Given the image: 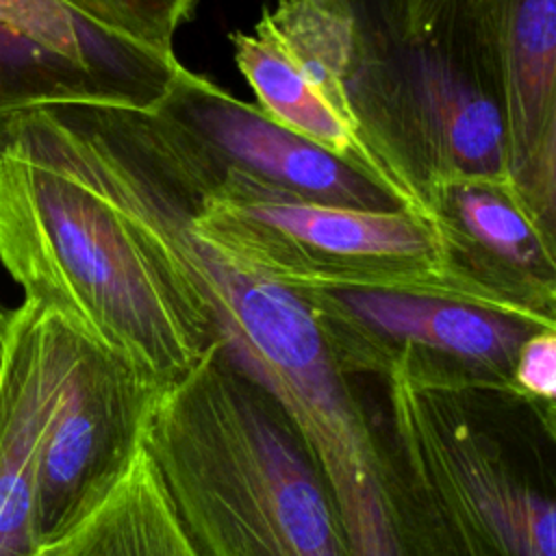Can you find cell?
<instances>
[{
  "instance_id": "obj_1",
  "label": "cell",
  "mask_w": 556,
  "mask_h": 556,
  "mask_svg": "<svg viewBox=\"0 0 556 556\" xmlns=\"http://www.w3.org/2000/svg\"><path fill=\"white\" fill-rule=\"evenodd\" d=\"M369 376L428 556H556L554 404L404 350Z\"/></svg>"
},
{
  "instance_id": "obj_2",
  "label": "cell",
  "mask_w": 556,
  "mask_h": 556,
  "mask_svg": "<svg viewBox=\"0 0 556 556\" xmlns=\"http://www.w3.org/2000/svg\"><path fill=\"white\" fill-rule=\"evenodd\" d=\"M139 437L202 556H350L298 430L217 343L146 395Z\"/></svg>"
},
{
  "instance_id": "obj_3",
  "label": "cell",
  "mask_w": 556,
  "mask_h": 556,
  "mask_svg": "<svg viewBox=\"0 0 556 556\" xmlns=\"http://www.w3.org/2000/svg\"><path fill=\"white\" fill-rule=\"evenodd\" d=\"M0 263L41 302L117 354L150 389L215 343L135 230L63 165L0 148Z\"/></svg>"
},
{
  "instance_id": "obj_4",
  "label": "cell",
  "mask_w": 556,
  "mask_h": 556,
  "mask_svg": "<svg viewBox=\"0 0 556 556\" xmlns=\"http://www.w3.org/2000/svg\"><path fill=\"white\" fill-rule=\"evenodd\" d=\"M345 98L369 172L424 215L456 176L508 178L489 56L460 0H339Z\"/></svg>"
},
{
  "instance_id": "obj_5",
  "label": "cell",
  "mask_w": 556,
  "mask_h": 556,
  "mask_svg": "<svg viewBox=\"0 0 556 556\" xmlns=\"http://www.w3.org/2000/svg\"><path fill=\"white\" fill-rule=\"evenodd\" d=\"M165 124L195 176V228L248 267L287 289H400L450 298L439 269L437 232L426 215L410 208L358 211L287 195L213 165L191 139Z\"/></svg>"
},
{
  "instance_id": "obj_6",
  "label": "cell",
  "mask_w": 556,
  "mask_h": 556,
  "mask_svg": "<svg viewBox=\"0 0 556 556\" xmlns=\"http://www.w3.org/2000/svg\"><path fill=\"white\" fill-rule=\"evenodd\" d=\"M313 313L334 356L369 376L393 352H413L480 378L513 382L523 341L543 328L526 317L400 289H291Z\"/></svg>"
},
{
  "instance_id": "obj_7",
  "label": "cell",
  "mask_w": 556,
  "mask_h": 556,
  "mask_svg": "<svg viewBox=\"0 0 556 556\" xmlns=\"http://www.w3.org/2000/svg\"><path fill=\"white\" fill-rule=\"evenodd\" d=\"M424 215L452 300L556 328V232L508 178H447L430 189Z\"/></svg>"
},
{
  "instance_id": "obj_8",
  "label": "cell",
  "mask_w": 556,
  "mask_h": 556,
  "mask_svg": "<svg viewBox=\"0 0 556 556\" xmlns=\"http://www.w3.org/2000/svg\"><path fill=\"white\" fill-rule=\"evenodd\" d=\"M148 106L191 139L213 165L287 195L358 211L406 208L371 174L287 130L256 104L180 63Z\"/></svg>"
},
{
  "instance_id": "obj_9",
  "label": "cell",
  "mask_w": 556,
  "mask_h": 556,
  "mask_svg": "<svg viewBox=\"0 0 556 556\" xmlns=\"http://www.w3.org/2000/svg\"><path fill=\"white\" fill-rule=\"evenodd\" d=\"M176 65L115 39L67 0H0V117L61 102L148 106Z\"/></svg>"
},
{
  "instance_id": "obj_10",
  "label": "cell",
  "mask_w": 556,
  "mask_h": 556,
  "mask_svg": "<svg viewBox=\"0 0 556 556\" xmlns=\"http://www.w3.org/2000/svg\"><path fill=\"white\" fill-rule=\"evenodd\" d=\"M150 391L117 354L72 321L63 378L39 450L41 549L65 534L89 495L128 452Z\"/></svg>"
},
{
  "instance_id": "obj_11",
  "label": "cell",
  "mask_w": 556,
  "mask_h": 556,
  "mask_svg": "<svg viewBox=\"0 0 556 556\" xmlns=\"http://www.w3.org/2000/svg\"><path fill=\"white\" fill-rule=\"evenodd\" d=\"M460 2L493 70L508 180L556 232V0Z\"/></svg>"
},
{
  "instance_id": "obj_12",
  "label": "cell",
  "mask_w": 556,
  "mask_h": 556,
  "mask_svg": "<svg viewBox=\"0 0 556 556\" xmlns=\"http://www.w3.org/2000/svg\"><path fill=\"white\" fill-rule=\"evenodd\" d=\"M72 321L35 300L11 311L0 376V556H41L37 469L65 369Z\"/></svg>"
},
{
  "instance_id": "obj_13",
  "label": "cell",
  "mask_w": 556,
  "mask_h": 556,
  "mask_svg": "<svg viewBox=\"0 0 556 556\" xmlns=\"http://www.w3.org/2000/svg\"><path fill=\"white\" fill-rule=\"evenodd\" d=\"M41 556H202L163 489L139 426L117 467Z\"/></svg>"
},
{
  "instance_id": "obj_14",
  "label": "cell",
  "mask_w": 556,
  "mask_h": 556,
  "mask_svg": "<svg viewBox=\"0 0 556 556\" xmlns=\"http://www.w3.org/2000/svg\"><path fill=\"white\" fill-rule=\"evenodd\" d=\"M228 39L237 70L254 91L256 106L269 119L371 174L354 124L302 76L267 33L254 26L248 33L232 30Z\"/></svg>"
},
{
  "instance_id": "obj_15",
  "label": "cell",
  "mask_w": 556,
  "mask_h": 556,
  "mask_svg": "<svg viewBox=\"0 0 556 556\" xmlns=\"http://www.w3.org/2000/svg\"><path fill=\"white\" fill-rule=\"evenodd\" d=\"M513 384L532 400L554 404L556 400V328L530 334L519 348Z\"/></svg>"
},
{
  "instance_id": "obj_16",
  "label": "cell",
  "mask_w": 556,
  "mask_h": 556,
  "mask_svg": "<svg viewBox=\"0 0 556 556\" xmlns=\"http://www.w3.org/2000/svg\"><path fill=\"white\" fill-rule=\"evenodd\" d=\"M9 328H11V311H4L0 306V376L7 358V345H9Z\"/></svg>"
}]
</instances>
